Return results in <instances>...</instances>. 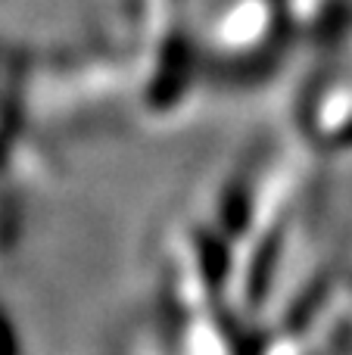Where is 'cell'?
I'll return each instance as SVG.
<instances>
[{
  "label": "cell",
  "mask_w": 352,
  "mask_h": 355,
  "mask_svg": "<svg viewBox=\"0 0 352 355\" xmlns=\"http://www.w3.org/2000/svg\"><path fill=\"white\" fill-rule=\"evenodd\" d=\"M162 277L172 318L234 309V246L209 218L181 221L168 231Z\"/></svg>",
  "instance_id": "1"
},
{
  "label": "cell",
  "mask_w": 352,
  "mask_h": 355,
  "mask_svg": "<svg viewBox=\"0 0 352 355\" xmlns=\"http://www.w3.org/2000/svg\"><path fill=\"white\" fill-rule=\"evenodd\" d=\"M19 346V340H16V331H12V324H10V318H6L3 312H0V352H12Z\"/></svg>",
  "instance_id": "3"
},
{
  "label": "cell",
  "mask_w": 352,
  "mask_h": 355,
  "mask_svg": "<svg viewBox=\"0 0 352 355\" xmlns=\"http://www.w3.org/2000/svg\"><path fill=\"white\" fill-rule=\"evenodd\" d=\"M197 41L203 47L206 66L240 69L256 62L272 47L278 28L274 0H187Z\"/></svg>",
  "instance_id": "2"
}]
</instances>
